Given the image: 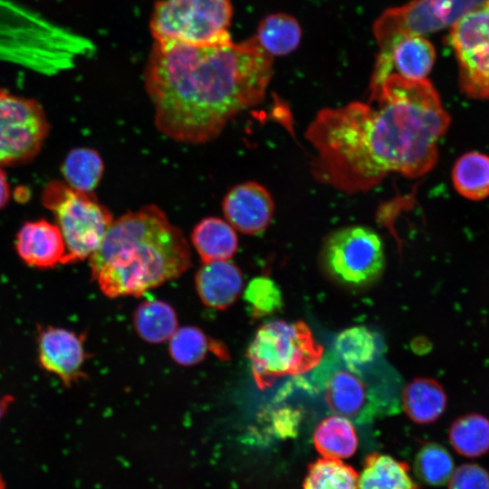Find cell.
<instances>
[{
    "mask_svg": "<svg viewBox=\"0 0 489 489\" xmlns=\"http://www.w3.org/2000/svg\"><path fill=\"white\" fill-rule=\"evenodd\" d=\"M321 258L334 279L351 286L373 283L385 266L380 236L362 225L345 226L331 233L323 244Z\"/></svg>",
    "mask_w": 489,
    "mask_h": 489,
    "instance_id": "cell-9",
    "label": "cell"
},
{
    "mask_svg": "<svg viewBox=\"0 0 489 489\" xmlns=\"http://www.w3.org/2000/svg\"><path fill=\"white\" fill-rule=\"evenodd\" d=\"M379 352L376 335L364 326L346 329L335 339L333 353L344 364L361 368L375 360Z\"/></svg>",
    "mask_w": 489,
    "mask_h": 489,
    "instance_id": "cell-27",
    "label": "cell"
},
{
    "mask_svg": "<svg viewBox=\"0 0 489 489\" xmlns=\"http://www.w3.org/2000/svg\"><path fill=\"white\" fill-rule=\"evenodd\" d=\"M301 421L299 410L291 407L276 409L272 415V427L279 437H290L297 434Z\"/></svg>",
    "mask_w": 489,
    "mask_h": 489,
    "instance_id": "cell-34",
    "label": "cell"
},
{
    "mask_svg": "<svg viewBox=\"0 0 489 489\" xmlns=\"http://www.w3.org/2000/svg\"><path fill=\"white\" fill-rule=\"evenodd\" d=\"M454 449L466 457H479L489 451V418L469 413L456 418L449 428Z\"/></svg>",
    "mask_w": 489,
    "mask_h": 489,
    "instance_id": "cell-24",
    "label": "cell"
},
{
    "mask_svg": "<svg viewBox=\"0 0 489 489\" xmlns=\"http://www.w3.org/2000/svg\"><path fill=\"white\" fill-rule=\"evenodd\" d=\"M254 319L270 315L281 310L283 296L277 284L267 277L253 279L244 292Z\"/></svg>",
    "mask_w": 489,
    "mask_h": 489,
    "instance_id": "cell-31",
    "label": "cell"
},
{
    "mask_svg": "<svg viewBox=\"0 0 489 489\" xmlns=\"http://www.w3.org/2000/svg\"><path fill=\"white\" fill-rule=\"evenodd\" d=\"M415 473L427 484L447 483L454 472V461L446 447L437 443L423 446L415 457Z\"/></svg>",
    "mask_w": 489,
    "mask_h": 489,
    "instance_id": "cell-29",
    "label": "cell"
},
{
    "mask_svg": "<svg viewBox=\"0 0 489 489\" xmlns=\"http://www.w3.org/2000/svg\"><path fill=\"white\" fill-rule=\"evenodd\" d=\"M42 203L53 213L62 235L64 264L89 258L113 222L110 210L93 193L76 190L60 180L50 181L44 187Z\"/></svg>",
    "mask_w": 489,
    "mask_h": 489,
    "instance_id": "cell-7",
    "label": "cell"
},
{
    "mask_svg": "<svg viewBox=\"0 0 489 489\" xmlns=\"http://www.w3.org/2000/svg\"><path fill=\"white\" fill-rule=\"evenodd\" d=\"M139 335L152 343L169 340L177 331V320L173 308L168 303L150 300L140 303L133 316Z\"/></svg>",
    "mask_w": 489,
    "mask_h": 489,
    "instance_id": "cell-25",
    "label": "cell"
},
{
    "mask_svg": "<svg viewBox=\"0 0 489 489\" xmlns=\"http://www.w3.org/2000/svg\"><path fill=\"white\" fill-rule=\"evenodd\" d=\"M42 106L0 89V166L21 165L41 150L49 132Z\"/></svg>",
    "mask_w": 489,
    "mask_h": 489,
    "instance_id": "cell-11",
    "label": "cell"
},
{
    "mask_svg": "<svg viewBox=\"0 0 489 489\" xmlns=\"http://www.w3.org/2000/svg\"><path fill=\"white\" fill-rule=\"evenodd\" d=\"M36 345L40 367L66 387L84 378L87 353L82 334L58 326H38Z\"/></svg>",
    "mask_w": 489,
    "mask_h": 489,
    "instance_id": "cell-12",
    "label": "cell"
},
{
    "mask_svg": "<svg viewBox=\"0 0 489 489\" xmlns=\"http://www.w3.org/2000/svg\"><path fill=\"white\" fill-rule=\"evenodd\" d=\"M359 489H419L408 463L393 456L369 454L359 475Z\"/></svg>",
    "mask_w": 489,
    "mask_h": 489,
    "instance_id": "cell-20",
    "label": "cell"
},
{
    "mask_svg": "<svg viewBox=\"0 0 489 489\" xmlns=\"http://www.w3.org/2000/svg\"><path fill=\"white\" fill-rule=\"evenodd\" d=\"M444 27L433 0H411L384 11L374 23L373 34L379 53H386L407 37L424 36Z\"/></svg>",
    "mask_w": 489,
    "mask_h": 489,
    "instance_id": "cell-13",
    "label": "cell"
},
{
    "mask_svg": "<svg viewBox=\"0 0 489 489\" xmlns=\"http://www.w3.org/2000/svg\"><path fill=\"white\" fill-rule=\"evenodd\" d=\"M448 489H489V474L475 464H465L454 470Z\"/></svg>",
    "mask_w": 489,
    "mask_h": 489,
    "instance_id": "cell-32",
    "label": "cell"
},
{
    "mask_svg": "<svg viewBox=\"0 0 489 489\" xmlns=\"http://www.w3.org/2000/svg\"><path fill=\"white\" fill-rule=\"evenodd\" d=\"M449 42L458 63V84L466 97L489 100V5L450 25Z\"/></svg>",
    "mask_w": 489,
    "mask_h": 489,
    "instance_id": "cell-10",
    "label": "cell"
},
{
    "mask_svg": "<svg viewBox=\"0 0 489 489\" xmlns=\"http://www.w3.org/2000/svg\"><path fill=\"white\" fill-rule=\"evenodd\" d=\"M450 121L428 80L390 74L369 103L317 113L305 131L315 152L312 174L349 194L368 191L391 173L420 177L436 166Z\"/></svg>",
    "mask_w": 489,
    "mask_h": 489,
    "instance_id": "cell-1",
    "label": "cell"
},
{
    "mask_svg": "<svg viewBox=\"0 0 489 489\" xmlns=\"http://www.w3.org/2000/svg\"><path fill=\"white\" fill-rule=\"evenodd\" d=\"M10 194V186L5 172L0 166V209L9 201Z\"/></svg>",
    "mask_w": 489,
    "mask_h": 489,
    "instance_id": "cell-35",
    "label": "cell"
},
{
    "mask_svg": "<svg viewBox=\"0 0 489 489\" xmlns=\"http://www.w3.org/2000/svg\"><path fill=\"white\" fill-rule=\"evenodd\" d=\"M191 241L204 264L231 258L238 245L235 228L215 216L203 218L196 225Z\"/></svg>",
    "mask_w": 489,
    "mask_h": 489,
    "instance_id": "cell-19",
    "label": "cell"
},
{
    "mask_svg": "<svg viewBox=\"0 0 489 489\" xmlns=\"http://www.w3.org/2000/svg\"><path fill=\"white\" fill-rule=\"evenodd\" d=\"M451 179L456 192L473 201L489 197V156L479 151L462 154L455 162Z\"/></svg>",
    "mask_w": 489,
    "mask_h": 489,
    "instance_id": "cell-21",
    "label": "cell"
},
{
    "mask_svg": "<svg viewBox=\"0 0 489 489\" xmlns=\"http://www.w3.org/2000/svg\"><path fill=\"white\" fill-rule=\"evenodd\" d=\"M15 250L27 265L46 269L64 264L66 247L55 224L40 219L24 223L16 235Z\"/></svg>",
    "mask_w": 489,
    "mask_h": 489,
    "instance_id": "cell-16",
    "label": "cell"
},
{
    "mask_svg": "<svg viewBox=\"0 0 489 489\" xmlns=\"http://www.w3.org/2000/svg\"><path fill=\"white\" fill-rule=\"evenodd\" d=\"M445 26L452 25L465 14L489 5V0H433Z\"/></svg>",
    "mask_w": 489,
    "mask_h": 489,
    "instance_id": "cell-33",
    "label": "cell"
},
{
    "mask_svg": "<svg viewBox=\"0 0 489 489\" xmlns=\"http://www.w3.org/2000/svg\"><path fill=\"white\" fill-rule=\"evenodd\" d=\"M169 353L173 360L185 366L200 362L210 350L218 352L206 335L198 328L186 326L177 330L169 339Z\"/></svg>",
    "mask_w": 489,
    "mask_h": 489,
    "instance_id": "cell-30",
    "label": "cell"
},
{
    "mask_svg": "<svg viewBox=\"0 0 489 489\" xmlns=\"http://www.w3.org/2000/svg\"><path fill=\"white\" fill-rule=\"evenodd\" d=\"M222 209L226 221L245 235H258L269 225L274 203L269 191L254 181L240 183L225 196Z\"/></svg>",
    "mask_w": 489,
    "mask_h": 489,
    "instance_id": "cell-15",
    "label": "cell"
},
{
    "mask_svg": "<svg viewBox=\"0 0 489 489\" xmlns=\"http://www.w3.org/2000/svg\"><path fill=\"white\" fill-rule=\"evenodd\" d=\"M61 169L68 186L93 193L101 179L104 165L100 154L93 149L76 148L66 155Z\"/></svg>",
    "mask_w": 489,
    "mask_h": 489,
    "instance_id": "cell-26",
    "label": "cell"
},
{
    "mask_svg": "<svg viewBox=\"0 0 489 489\" xmlns=\"http://www.w3.org/2000/svg\"><path fill=\"white\" fill-rule=\"evenodd\" d=\"M360 369L344 364L330 352L312 373V388L323 395L332 412L357 424L369 423L396 412L395 398Z\"/></svg>",
    "mask_w": 489,
    "mask_h": 489,
    "instance_id": "cell-6",
    "label": "cell"
},
{
    "mask_svg": "<svg viewBox=\"0 0 489 489\" xmlns=\"http://www.w3.org/2000/svg\"><path fill=\"white\" fill-rule=\"evenodd\" d=\"M403 408L408 417L417 424H429L445 412L447 397L443 386L431 378H416L402 393Z\"/></svg>",
    "mask_w": 489,
    "mask_h": 489,
    "instance_id": "cell-18",
    "label": "cell"
},
{
    "mask_svg": "<svg viewBox=\"0 0 489 489\" xmlns=\"http://www.w3.org/2000/svg\"><path fill=\"white\" fill-rule=\"evenodd\" d=\"M303 489H359V475L340 459L323 457L310 464Z\"/></svg>",
    "mask_w": 489,
    "mask_h": 489,
    "instance_id": "cell-28",
    "label": "cell"
},
{
    "mask_svg": "<svg viewBox=\"0 0 489 489\" xmlns=\"http://www.w3.org/2000/svg\"><path fill=\"white\" fill-rule=\"evenodd\" d=\"M232 15L231 0H159L149 25L156 43L225 45L232 43Z\"/></svg>",
    "mask_w": 489,
    "mask_h": 489,
    "instance_id": "cell-8",
    "label": "cell"
},
{
    "mask_svg": "<svg viewBox=\"0 0 489 489\" xmlns=\"http://www.w3.org/2000/svg\"><path fill=\"white\" fill-rule=\"evenodd\" d=\"M254 37L268 54L283 56L297 49L302 39V28L290 14H272L259 23Z\"/></svg>",
    "mask_w": 489,
    "mask_h": 489,
    "instance_id": "cell-23",
    "label": "cell"
},
{
    "mask_svg": "<svg viewBox=\"0 0 489 489\" xmlns=\"http://www.w3.org/2000/svg\"><path fill=\"white\" fill-rule=\"evenodd\" d=\"M312 440L316 450L328 458H349L358 447V436L351 421L339 415L324 418L314 430Z\"/></svg>",
    "mask_w": 489,
    "mask_h": 489,
    "instance_id": "cell-22",
    "label": "cell"
},
{
    "mask_svg": "<svg viewBox=\"0 0 489 489\" xmlns=\"http://www.w3.org/2000/svg\"><path fill=\"white\" fill-rule=\"evenodd\" d=\"M436 50L424 36L407 37L388 52L379 53L369 84V96L375 94L390 74L410 80H423L431 72Z\"/></svg>",
    "mask_w": 489,
    "mask_h": 489,
    "instance_id": "cell-14",
    "label": "cell"
},
{
    "mask_svg": "<svg viewBox=\"0 0 489 489\" xmlns=\"http://www.w3.org/2000/svg\"><path fill=\"white\" fill-rule=\"evenodd\" d=\"M272 76L273 56L254 36L216 46L155 42L144 81L158 130L177 142L201 144L260 104Z\"/></svg>",
    "mask_w": 489,
    "mask_h": 489,
    "instance_id": "cell-2",
    "label": "cell"
},
{
    "mask_svg": "<svg viewBox=\"0 0 489 489\" xmlns=\"http://www.w3.org/2000/svg\"><path fill=\"white\" fill-rule=\"evenodd\" d=\"M0 489H5V483L2 479L1 474H0Z\"/></svg>",
    "mask_w": 489,
    "mask_h": 489,
    "instance_id": "cell-37",
    "label": "cell"
},
{
    "mask_svg": "<svg viewBox=\"0 0 489 489\" xmlns=\"http://www.w3.org/2000/svg\"><path fill=\"white\" fill-rule=\"evenodd\" d=\"M91 50L87 39L0 0V58L52 72L72 66L77 56Z\"/></svg>",
    "mask_w": 489,
    "mask_h": 489,
    "instance_id": "cell-4",
    "label": "cell"
},
{
    "mask_svg": "<svg viewBox=\"0 0 489 489\" xmlns=\"http://www.w3.org/2000/svg\"><path fill=\"white\" fill-rule=\"evenodd\" d=\"M196 287L206 305L224 310L234 303L243 288L242 273L227 260L205 263L197 273Z\"/></svg>",
    "mask_w": 489,
    "mask_h": 489,
    "instance_id": "cell-17",
    "label": "cell"
},
{
    "mask_svg": "<svg viewBox=\"0 0 489 489\" xmlns=\"http://www.w3.org/2000/svg\"><path fill=\"white\" fill-rule=\"evenodd\" d=\"M92 278L110 298L135 295L181 275L191 264L188 244L157 206L113 220L89 257Z\"/></svg>",
    "mask_w": 489,
    "mask_h": 489,
    "instance_id": "cell-3",
    "label": "cell"
},
{
    "mask_svg": "<svg viewBox=\"0 0 489 489\" xmlns=\"http://www.w3.org/2000/svg\"><path fill=\"white\" fill-rule=\"evenodd\" d=\"M246 354L254 381L264 389L281 377L315 369L323 357V348L304 322L272 321L257 331Z\"/></svg>",
    "mask_w": 489,
    "mask_h": 489,
    "instance_id": "cell-5",
    "label": "cell"
},
{
    "mask_svg": "<svg viewBox=\"0 0 489 489\" xmlns=\"http://www.w3.org/2000/svg\"><path fill=\"white\" fill-rule=\"evenodd\" d=\"M14 401V397L11 394H0V420L8 411Z\"/></svg>",
    "mask_w": 489,
    "mask_h": 489,
    "instance_id": "cell-36",
    "label": "cell"
}]
</instances>
